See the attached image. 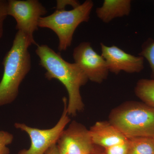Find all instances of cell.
Returning a JSON list of instances; mask_svg holds the SVG:
<instances>
[{
  "instance_id": "cell-19",
  "label": "cell",
  "mask_w": 154,
  "mask_h": 154,
  "mask_svg": "<svg viewBox=\"0 0 154 154\" xmlns=\"http://www.w3.org/2000/svg\"><path fill=\"white\" fill-rule=\"evenodd\" d=\"M45 154H59L57 145L54 146L51 148Z\"/></svg>"
},
{
  "instance_id": "cell-7",
  "label": "cell",
  "mask_w": 154,
  "mask_h": 154,
  "mask_svg": "<svg viewBox=\"0 0 154 154\" xmlns=\"http://www.w3.org/2000/svg\"><path fill=\"white\" fill-rule=\"evenodd\" d=\"M73 57L88 80L100 84L107 79L109 71L106 61L94 50L90 42H81L75 48Z\"/></svg>"
},
{
  "instance_id": "cell-15",
  "label": "cell",
  "mask_w": 154,
  "mask_h": 154,
  "mask_svg": "<svg viewBox=\"0 0 154 154\" xmlns=\"http://www.w3.org/2000/svg\"><path fill=\"white\" fill-rule=\"evenodd\" d=\"M14 140L13 134L8 131H0V154H10V150L8 146Z\"/></svg>"
},
{
  "instance_id": "cell-12",
  "label": "cell",
  "mask_w": 154,
  "mask_h": 154,
  "mask_svg": "<svg viewBox=\"0 0 154 154\" xmlns=\"http://www.w3.org/2000/svg\"><path fill=\"white\" fill-rule=\"evenodd\" d=\"M135 93L143 102L154 108V79L139 80L135 88Z\"/></svg>"
},
{
  "instance_id": "cell-16",
  "label": "cell",
  "mask_w": 154,
  "mask_h": 154,
  "mask_svg": "<svg viewBox=\"0 0 154 154\" xmlns=\"http://www.w3.org/2000/svg\"><path fill=\"white\" fill-rule=\"evenodd\" d=\"M105 149L103 154H128V139L123 143Z\"/></svg>"
},
{
  "instance_id": "cell-8",
  "label": "cell",
  "mask_w": 154,
  "mask_h": 154,
  "mask_svg": "<svg viewBox=\"0 0 154 154\" xmlns=\"http://www.w3.org/2000/svg\"><path fill=\"white\" fill-rule=\"evenodd\" d=\"M57 146L59 154H95V145L89 130L75 121L64 130Z\"/></svg>"
},
{
  "instance_id": "cell-14",
  "label": "cell",
  "mask_w": 154,
  "mask_h": 154,
  "mask_svg": "<svg viewBox=\"0 0 154 154\" xmlns=\"http://www.w3.org/2000/svg\"><path fill=\"white\" fill-rule=\"evenodd\" d=\"M138 55L148 62L151 69L152 79H154V40L152 38H149L144 42Z\"/></svg>"
},
{
  "instance_id": "cell-4",
  "label": "cell",
  "mask_w": 154,
  "mask_h": 154,
  "mask_svg": "<svg viewBox=\"0 0 154 154\" xmlns=\"http://www.w3.org/2000/svg\"><path fill=\"white\" fill-rule=\"evenodd\" d=\"M94 6L93 1L87 0L70 11L56 10L51 15L40 18L38 27L53 30L58 38V50L65 51L71 45L77 27L81 23L90 20Z\"/></svg>"
},
{
  "instance_id": "cell-6",
  "label": "cell",
  "mask_w": 154,
  "mask_h": 154,
  "mask_svg": "<svg viewBox=\"0 0 154 154\" xmlns=\"http://www.w3.org/2000/svg\"><path fill=\"white\" fill-rule=\"evenodd\" d=\"M44 6L37 0H9L8 14L17 22L16 28L24 33L31 44L36 45L33 33L38 30V22L47 14Z\"/></svg>"
},
{
  "instance_id": "cell-1",
  "label": "cell",
  "mask_w": 154,
  "mask_h": 154,
  "mask_svg": "<svg viewBox=\"0 0 154 154\" xmlns=\"http://www.w3.org/2000/svg\"><path fill=\"white\" fill-rule=\"evenodd\" d=\"M36 53L39 58V64L46 70L45 78L58 80L66 88L69 97L68 114L75 116L85 106L80 88L89 80L85 74L77 64L68 62L60 54L46 45H37Z\"/></svg>"
},
{
  "instance_id": "cell-2",
  "label": "cell",
  "mask_w": 154,
  "mask_h": 154,
  "mask_svg": "<svg viewBox=\"0 0 154 154\" xmlns=\"http://www.w3.org/2000/svg\"><path fill=\"white\" fill-rule=\"evenodd\" d=\"M32 44L24 33L18 31L12 47L4 57V73L0 82V106L17 99L21 83L30 70L31 57L28 48Z\"/></svg>"
},
{
  "instance_id": "cell-5",
  "label": "cell",
  "mask_w": 154,
  "mask_h": 154,
  "mask_svg": "<svg viewBox=\"0 0 154 154\" xmlns=\"http://www.w3.org/2000/svg\"><path fill=\"white\" fill-rule=\"evenodd\" d=\"M63 110L61 116L57 123L51 128L40 129L31 127L25 123H15V127L26 133L30 140V147L21 150L17 154H45L50 149L57 145L61 134L70 121L67 110L66 98H63Z\"/></svg>"
},
{
  "instance_id": "cell-18",
  "label": "cell",
  "mask_w": 154,
  "mask_h": 154,
  "mask_svg": "<svg viewBox=\"0 0 154 154\" xmlns=\"http://www.w3.org/2000/svg\"><path fill=\"white\" fill-rule=\"evenodd\" d=\"M81 5L79 2L76 0H58L57 1L56 9L57 10H65L67 6H71L73 9Z\"/></svg>"
},
{
  "instance_id": "cell-10",
  "label": "cell",
  "mask_w": 154,
  "mask_h": 154,
  "mask_svg": "<svg viewBox=\"0 0 154 154\" xmlns=\"http://www.w3.org/2000/svg\"><path fill=\"white\" fill-rule=\"evenodd\" d=\"M93 143L106 149L125 142L128 140L109 122H96L89 130Z\"/></svg>"
},
{
  "instance_id": "cell-13",
  "label": "cell",
  "mask_w": 154,
  "mask_h": 154,
  "mask_svg": "<svg viewBox=\"0 0 154 154\" xmlns=\"http://www.w3.org/2000/svg\"><path fill=\"white\" fill-rule=\"evenodd\" d=\"M128 154H154V138L128 139Z\"/></svg>"
},
{
  "instance_id": "cell-9",
  "label": "cell",
  "mask_w": 154,
  "mask_h": 154,
  "mask_svg": "<svg viewBox=\"0 0 154 154\" xmlns=\"http://www.w3.org/2000/svg\"><path fill=\"white\" fill-rule=\"evenodd\" d=\"M101 55L105 59L109 71L116 75L121 71L128 73L141 72L144 68V59L140 56L128 53L117 46H107L101 43Z\"/></svg>"
},
{
  "instance_id": "cell-20",
  "label": "cell",
  "mask_w": 154,
  "mask_h": 154,
  "mask_svg": "<svg viewBox=\"0 0 154 154\" xmlns=\"http://www.w3.org/2000/svg\"></svg>"
},
{
  "instance_id": "cell-11",
  "label": "cell",
  "mask_w": 154,
  "mask_h": 154,
  "mask_svg": "<svg viewBox=\"0 0 154 154\" xmlns=\"http://www.w3.org/2000/svg\"><path fill=\"white\" fill-rule=\"evenodd\" d=\"M131 8V0H105L96 13L102 22L108 23L115 18L128 16Z\"/></svg>"
},
{
  "instance_id": "cell-3",
  "label": "cell",
  "mask_w": 154,
  "mask_h": 154,
  "mask_svg": "<svg viewBox=\"0 0 154 154\" xmlns=\"http://www.w3.org/2000/svg\"><path fill=\"white\" fill-rule=\"evenodd\" d=\"M109 122L128 139L154 138V108L143 102H128L111 112Z\"/></svg>"
},
{
  "instance_id": "cell-17",
  "label": "cell",
  "mask_w": 154,
  "mask_h": 154,
  "mask_svg": "<svg viewBox=\"0 0 154 154\" xmlns=\"http://www.w3.org/2000/svg\"><path fill=\"white\" fill-rule=\"evenodd\" d=\"M8 14V1L0 0V39L4 33V24Z\"/></svg>"
}]
</instances>
